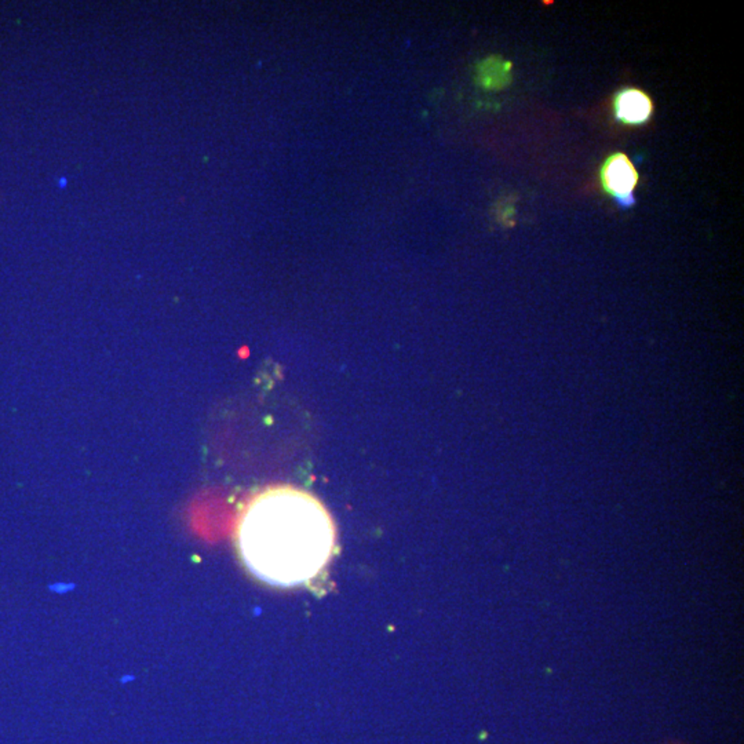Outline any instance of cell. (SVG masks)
<instances>
[{
  "mask_svg": "<svg viewBox=\"0 0 744 744\" xmlns=\"http://www.w3.org/2000/svg\"><path fill=\"white\" fill-rule=\"evenodd\" d=\"M513 65L510 61L491 55L481 61L476 70V82L486 90H502L512 82Z\"/></svg>",
  "mask_w": 744,
  "mask_h": 744,
  "instance_id": "obj_4",
  "label": "cell"
},
{
  "mask_svg": "<svg viewBox=\"0 0 744 744\" xmlns=\"http://www.w3.org/2000/svg\"><path fill=\"white\" fill-rule=\"evenodd\" d=\"M638 177L629 156L622 152L613 153L604 160L600 169V182L604 192L615 200L622 208H630L635 203V189H637Z\"/></svg>",
  "mask_w": 744,
  "mask_h": 744,
  "instance_id": "obj_2",
  "label": "cell"
},
{
  "mask_svg": "<svg viewBox=\"0 0 744 744\" xmlns=\"http://www.w3.org/2000/svg\"><path fill=\"white\" fill-rule=\"evenodd\" d=\"M614 115L619 123L629 127H640L652 119V98L635 87L619 90L614 97Z\"/></svg>",
  "mask_w": 744,
  "mask_h": 744,
  "instance_id": "obj_3",
  "label": "cell"
},
{
  "mask_svg": "<svg viewBox=\"0 0 744 744\" xmlns=\"http://www.w3.org/2000/svg\"><path fill=\"white\" fill-rule=\"evenodd\" d=\"M336 536L324 503L290 484H274L251 495L235 529L236 547L247 571L279 589L316 581L335 555Z\"/></svg>",
  "mask_w": 744,
  "mask_h": 744,
  "instance_id": "obj_1",
  "label": "cell"
}]
</instances>
